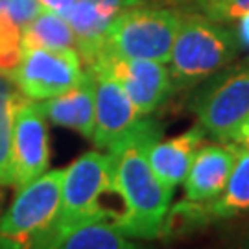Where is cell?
<instances>
[{
  "label": "cell",
  "instance_id": "7402d4cb",
  "mask_svg": "<svg viewBox=\"0 0 249 249\" xmlns=\"http://www.w3.org/2000/svg\"><path fill=\"white\" fill-rule=\"evenodd\" d=\"M89 2H92L102 13H106L109 17H115L120 9L127 6L129 2H133V0H89Z\"/></svg>",
  "mask_w": 249,
  "mask_h": 249
},
{
  "label": "cell",
  "instance_id": "7a4b0ae2",
  "mask_svg": "<svg viewBox=\"0 0 249 249\" xmlns=\"http://www.w3.org/2000/svg\"><path fill=\"white\" fill-rule=\"evenodd\" d=\"M63 170H48L18 188L0 214V249H55Z\"/></svg>",
  "mask_w": 249,
  "mask_h": 249
},
{
  "label": "cell",
  "instance_id": "e0dca14e",
  "mask_svg": "<svg viewBox=\"0 0 249 249\" xmlns=\"http://www.w3.org/2000/svg\"><path fill=\"white\" fill-rule=\"evenodd\" d=\"M55 249H142L133 238L118 231L113 222L85 223L67 232Z\"/></svg>",
  "mask_w": 249,
  "mask_h": 249
},
{
  "label": "cell",
  "instance_id": "7c38bea8",
  "mask_svg": "<svg viewBox=\"0 0 249 249\" xmlns=\"http://www.w3.org/2000/svg\"><path fill=\"white\" fill-rule=\"evenodd\" d=\"M94 76L85 71L83 78L72 89L39 102V107L52 124L74 129L81 137L90 139L94 131Z\"/></svg>",
  "mask_w": 249,
  "mask_h": 249
},
{
  "label": "cell",
  "instance_id": "52a82bcc",
  "mask_svg": "<svg viewBox=\"0 0 249 249\" xmlns=\"http://www.w3.org/2000/svg\"><path fill=\"white\" fill-rule=\"evenodd\" d=\"M196 115L203 133L232 142L238 127L249 118V67L214 83L197 102Z\"/></svg>",
  "mask_w": 249,
  "mask_h": 249
},
{
  "label": "cell",
  "instance_id": "9a60e30c",
  "mask_svg": "<svg viewBox=\"0 0 249 249\" xmlns=\"http://www.w3.org/2000/svg\"><path fill=\"white\" fill-rule=\"evenodd\" d=\"M61 17H65L74 32L76 50L80 53L81 63L90 67L102 52L104 37L113 17L102 13L89 0H76L71 8L63 11Z\"/></svg>",
  "mask_w": 249,
  "mask_h": 249
},
{
  "label": "cell",
  "instance_id": "cb8c5ba5",
  "mask_svg": "<svg viewBox=\"0 0 249 249\" xmlns=\"http://www.w3.org/2000/svg\"><path fill=\"white\" fill-rule=\"evenodd\" d=\"M43 9H48V11H53V13H59L61 15L67 8H71L76 0H37Z\"/></svg>",
  "mask_w": 249,
  "mask_h": 249
},
{
  "label": "cell",
  "instance_id": "ffe728a7",
  "mask_svg": "<svg viewBox=\"0 0 249 249\" xmlns=\"http://www.w3.org/2000/svg\"><path fill=\"white\" fill-rule=\"evenodd\" d=\"M192 6L214 22L238 20L249 13V0H192Z\"/></svg>",
  "mask_w": 249,
  "mask_h": 249
},
{
  "label": "cell",
  "instance_id": "d6986e66",
  "mask_svg": "<svg viewBox=\"0 0 249 249\" xmlns=\"http://www.w3.org/2000/svg\"><path fill=\"white\" fill-rule=\"evenodd\" d=\"M22 57V28L6 15H0V74L9 76Z\"/></svg>",
  "mask_w": 249,
  "mask_h": 249
},
{
  "label": "cell",
  "instance_id": "8fae6325",
  "mask_svg": "<svg viewBox=\"0 0 249 249\" xmlns=\"http://www.w3.org/2000/svg\"><path fill=\"white\" fill-rule=\"evenodd\" d=\"M236 159L234 146L201 144L183 181L185 199L194 203H209L223 192Z\"/></svg>",
  "mask_w": 249,
  "mask_h": 249
},
{
  "label": "cell",
  "instance_id": "603a6c76",
  "mask_svg": "<svg viewBox=\"0 0 249 249\" xmlns=\"http://www.w3.org/2000/svg\"><path fill=\"white\" fill-rule=\"evenodd\" d=\"M234 36H236V43L238 46L249 50V13H246L244 17L238 18V24L234 30Z\"/></svg>",
  "mask_w": 249,
  "mask_h": 249
},
{
  "label": "cell",
  "instance_id": "9c48e42d",
  "mask_svg": "<svg viewBox=\"0 0 249 249\" xmlns=\"http://www.w3.org/2000/svg\"><path fill=\"white\" fill-rule=\"evenodd\" d=\"M50 164V141L48 125L39 102L24 98L18 104L13 118L11 137V166L13 187L22 188L28 183L48 172Z\"/></svg>",
  "mask_w": 249,
  "mask_h": 249
},
{
  "label": "cell",
  "instance_id": "3957f363",
  "mask_svg": "<svg viewBox=\"0 0 249 249\" xmlns=\"http://www.w3.org/2000/svg\"><path fill=\"white\" fill-rule=\"evenodd\" d=\"M106 196H118L109 151H87L69 168H63L57 242L67 232L85 223L100 220L115 222L118 211L104 203Z\"/></svg>",
  "mask_w": 249,
  "mask_h": 249
},
{
  "label": "cell",
  "instance_id": "6da1fadb",
  "mask_svg": "<svg viewBox=\"0 0 249 249\" xmlns=\"http://www.w3.org/2000/svg\"><path fill=\"white\" fill-rule=\"evenodd\" d=\"M157 137V125L144 118L135 131L107 150L113 159L116 194L120 197V214L113 223L133 240H153L164 232L174 194L153 174L146 157L148 146Z\"/></svg>",
  "mask_w": 249,
  "mask_h": 249
},
{
  "label": "cell",
  "instance_id": "277c9868",
  "mask_svg": "<svg viewBox=\"0 0 249 249\" xmlns=\"http://www.w3.org/2000/svg\"><path fill=\"white\" fill-rule=\"evenodd\" d=\"M133 2L113 17L100 53L168 63L185 15L170 8L131 6Z\"/></svg>",
  "mask_w": 249,
  "mask_h": 249
},
{
  "label": "cell",
  "instance_id": "30bf717a",
  "mask_svg": "<svg viewBox=\"0 0 249 249\" xmlns=\"http://www.w3.org/2000/svg\"><path fill=\"white\" fill-rule=\"evenodd\" d=\"M96 89H94V131L90 141L98 150H109L135 131L144 122L146 116L129 100L122 85L102 71H92Z\"/></svg>",
  "mask_w": 249,
  "mask_h": 249
},
{
  "label": "cell",
  "instance_id": "d4e9b609",
  "mask_svg": "<svg viewBox=\"0 0 249 249\" xmlns=\"http://www.w3.org/2000/svg\"><path fill=\"white\" fill-rule=\"evenodd\" d=\"M232 142H236L240 148L249 150V118L240 125V127H238V131H236V135H234Z\"/></svg>",
  "mask_w": 249,
  "mask_h": 249
},
{
  "label": "cell",
  "instance_id": "5b68a950",
  "mask_svg": "<svg viewBox=\"0 0 249 249\" xmlns=\"http://www.w3.org/2000/svg\"><path fill=\"white\" fill-rule=\"evenodd\" d=\"M238 52L236 36L203 15H187L170 53V78L176 87H192L223 69Z\"/></svg>",
  "mask_w": 249,
  "mask_h": 249
},
{
  "label": "cell",
  "instance_id": "2e32d148",
  "mask_svg": "<svg viewBox=\"0 0 249 249\" xmlns=\"http://www.w3.org/2000/svg\"><path fill=\"white\" fill-rule=\"evenodd\" d=\"M28 48H48V50L76 48V37L65 17L43 9L36 18H32L22 28V50Z\"/></svg>",
  "mask_w": 249,
  "mask_h": 249
},
{
  "label": "cell",
  "instance_id": "8992f818",
  "mask_svg": "<svg viewBox=\"0 0 249 249\" xmlns=\"http://www.w3.org/2000/svg\"><path fill=\"white\" fill-rule=\"evenodd\" d=\"M83 74L76 48H28L22 50V57L9 78L28 100L43 102L72 89Z\"/></svg>",
  "mask_w": 249,
  "mask_h": 249
},
{
  "label": "cell",
  "instance_id": "44dd1931",
  "mask_svg": "<svg viewBox=\"0 0 249 249\" xmlns=\"http://www.w3.org/2000/svg\"><path fill=\"white\" fill-rule=\"evenodd\" d=\"M43 11V6L37 0H0V15H6L24 28Z\"/></svg>",
  "mask_w": 249,
  "mask_h": 249
},
{
  "label": "cell",
  "instance_id": "ba28073f",
  "mask_svg": "<svg viewBox=\"0 0 249 249\" xmlns=\"http://www.w3.org/2000/svg\"><path fill=\"white\" fill-rule=\"evenodd\" d=\"M87 69L102 71L115 78L139 113L148 116L153 113L174 90L170 71L164 63L151 59H129L111 53H100Z\"/></svg>",
  "mask_w": 249,
  "mask_h": 249
},
{
  "label": "cell",
  "instance_id": "ac0fdd59",
  "mask_svg": "<svg viewBox=\"0 0 249 249\" xmlns=\"http://www.w3.org/2000/svg\"><path fill=\"white\" fill-rule=\"evenodd\" d=\"M26 98L13 80L0 74V187H13V166H11V137L13 118L18 104Z\"/></svg>",
  "mask_w": 249,
  "mask_h": 249
},
{
  "label": "cell",
  "instance_id": "5bb4252c",
  "mask_svg": "<svg viewBox=\"0 0 249 249\" xmlns=\"http://www.w3.org/2000/svg\"><path fill=\"white\" fill-rule=\"evenodd\" d=\"M203 129L197 125L168 141H153L146 150V157L153 174L168 188L183 185L197 148L203 144Z\"/></svg>",
  "mask_w": 249,
  "mask_h": 249
},
{
  "label": "cell",
  "instance_id": "4fadbf2b",
  "mask_svg": "<svg viewBox=\"0 0 249 249\" xmlns=\"http://www.w3.org/2000/svg\"><path fill=\"white\" fill-rule=\"evenodd\" d=\"M174 211L188 214L197 222H205L211 218L222 220L249 213V150L236 148V159L231 176L227 179L223 192L216 199L209 203H194L185 199Z\"/></svg>",
  "mask_w": 249,
  "mask_h": 249
}]
</instances>
